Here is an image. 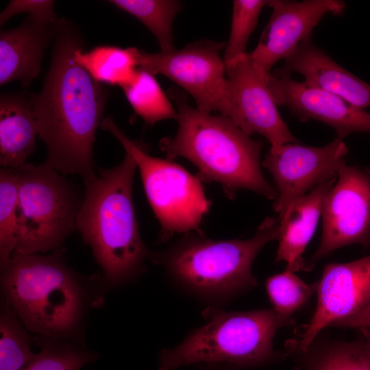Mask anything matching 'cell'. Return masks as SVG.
I'll return each mask as SVG.
<instances>
[{
    "label": "cell",
    "mask_w": 370,
    "mask_h": 370,
    "mask_svg": "<svg viewBox=\"0 0 370 370\" xmlns=\"http://www.w3.org/2000/svg\"><path fill=\"white\" fill-rule=\"evenodd\" d=\"M52 43L42 87L29 94L37 133L47 149L42 164L86 180L96 173L93 145L108 92L75 62L74 52L83 42L73 25L59 19Z\"/></svg>",
    "instance_id": "6da1fadb"
},
{
    "label": "cell",
    "mask_w": 370,
    "mask_h": 370,
    "mask_svg": "<svg viewBox=\"0 0 370 370\" xmlns=\"http://www.w3.org/2000/svg\"><path fill=\"white\" fill-rule=\"evenodd\" d=\"M136 169L134 159L125 153L119 164L97 168L94 177L83 180L76 230L91 248L106 286L131 282L146 270L150 251L140 237L132 197Z\"/></svg>",
    "instance_id": "7a4b0ae2"
},
{
    "label": "cell",
    "mask_w": 370,
    "mask_h": 370,
    "mask_svg": "<svg viewBox=\"0 0 370 370\" xmlns=\"http://www.w3.org/2000/svg\"><path fill=\"white\" fill-rule=\"evenodd\" d=\"M168 95L175 103L178 123L176 134L159 143L168 160L188 159L198 168L201 181L218 182L230 199L241 189L276 199L277 190L261 171L260 141L251 139L228 118L192 107L175 88Z\"/></svg>",
    "instance_id": "3957f363"
},
{
    "label": "cell",
    "mask_w": 370,
    "mask_h": 370,
    "mask_svg": "<svg viewBox=\"0 0 370 370\" xmlns=\"http://www.w3.org/2000/svg\"><path fill=\"white\" fill-rule=\"evenodd\" d=\"M2 298L27 330L80 343L86 312L93 301L90 285L65 262L59 248L49 255L14 252L1 269Z\"/></svg>",
    "instance_id": "277c9868"
},
{
    "label": "cell",
    "mask_w": 370,
    "mask_h": 370,
    "mask_svg": "<svg viewBox=\"0 0 370 370\" xmlns=\"http://www.w3.org/2000/svg\"><path fill=\"white\" fill-rule=\"evenodd\" d=\"M279 219L268 217L246 240L215 241L189 232L168 247L150 251L149 260L163 268L180 291L221 307L258 285L251 267L261 249L278 240Z\"/></svg>",
    "instance_id": "5b68a950"
},
{
    "label": "cell",
    "mask_w": 370,
    "mask_h": 370,
    "mask_svg": "<svg viewBox=\"0 0 370 370\" xmlns=\"http://www.w3.org/2000/svg\"><path fill=\"white\" fill-rule=\"evenodd\" d=\"M202 316L206 323L177 346L161 351L158 370L201 363H224L245 369L274 364L288 356L275 351L273 340L277 330L291 322L273 308L234 312L206 307Z\"/></svg>",
    "instance_id": "8992f818"
},
{
    "label": "cell",
    "mask_w": 370,
    "mask_h": 370,
    "mask_svg": "<svg viewBox=\"0 0 370 370\" xmlns=\"http://www.w3.org/2000/svg\"><path fill=\"white\" fill-rule=\"evenodd\" d=\"M15 169L20 240L14 252L34 254L60 248L76 230L84 196L80 189L43 164L25 163Z\"/></svg>",
    "instance_id": "52a82bcc"
},
{
    "label": "cell",
    "mask_w": 370,
    "mask_h": 370,
    "mask_svg": "<svg viewBox=\"0 0 370 370\" xmlns=\"http://www.w3.org/2000/svg\"><path fill=\"white\" fill-rule=\"evenodd\" d=\"M100 127L110 132L134 159L148 201L160 225L158 243H165L176 233H203L202 217L210 207L201 181L168 159L149 155L140 143L130 140L110 117Z\"/></svg>",
    "instance_id": "ba28073f"
},
{
    "label": "cell",
    "mask_w": 370,
    "mask_h": 370,
    "mask_svg": "<svg viewBox=\"0 0 370 370\" xmlns=\"http://www.w3.org/2000/svg\"><path fill=\"white\" fill-rule=\"evenodd\" d=\"M224 47V42L204 40L166 52L149 53L136 48V58L139 68L164 75L188 92L198 110L219 112L236 125V112L220 57Z\"/></svg>",
    "instance_id": "9c48e42d"
},
{
    "label": "cell",
    "mask_w": 370,
    "mask_h": 370,
    "mask_svg": "<svg viewBox=\"0 0 370 370\" xmlns=\"http://www.w3.org/2000/svg\"><path fill=\"white\" fill-rule=\"evenodd\" d=\"M336 178L323 201L321 239L306 270L342 247H370V170L345 163Z\"/></svg>",
    "instance_id": "30bf717a"
},
{
    "label": "cell",
    "mask_w": 370,
    "mask_h": 370,
    "mask_svg": "<svg viewBox=\"0 0 370 370\" xmlns=\"http://www.w3.org/2000/svg\"><path fill=\"white\" fill-rule=\"evenodd\" d=\"M348 148L336 136L323 147L289 143L271 146L262 162L272 175L277 188L273 207L279 214L295 199L319 185L336 177L346 163Z\"/></svg>",
    "instance_id": "8fae6325"
},
{
    "label": "cell",
    "mask_w": 370,
    "mask_h": 370,
    "mask_svg": "<svg viewBox=\"0 0 370 370\" xmlns=\"http://www.w3.org/2000/svg\"><path fill=\"white\" fill-rule=\"evenodd\" d=\"M228 90L236 112V125L249 136L258 133L271 146L300 143L283 121L265 76L246 52L225 64Z\"/></svg>",
    "instance_id": "7c38bea8"
},
{
    "label": "cell",
    "mask_w": 370,
    "mask_h": 370,
    "mask_svg": "<svg viewBox=\"0 0 370 370\" xmlns=\"http://www.w3.org/2000/svg\"><path fill=\"white\" fill-rule=\"evenodd\" d=\"M315 312L288 352L308 348L333 322L352 316L370 302V256L345 263L327 264L319 281Z\"/></svg>",
    "instance_id": "4fadbf2b"
},
{
    "label": "cell",
    "mask_w": 370,
    "mask_h": 370,
    "mask_svg": "<svg viewBox=\"0 0 370 370\" xmlns=\"http://www.w3.org/2000/svg\"><path fill=\"white\" fill-rule=\"evenodd\" d=\"M272 13L260 41L249 53L262 73H269L273 65L291 55L304 41L311 38L313 29L328 14H343L346 4L341 0H271Z\"/></svg>",
    "instance_id": "5bb4252c"
},
{
    "label": "cell",
    "mask_w": 370,
    "mask_h": 370,
    "mask_svg": "<svg viewBox=\"0 0 370 370\" xmlns=\"http://www.w3.org/2000/svg\"><path fill=\"white\" fill-rule=\"evenodd\" d=\"M265 80L275 103L286 107L299 121H321L343 139L353 133H370V113L338 95L297 82L280 69L267 74Z\"/></svg>",
    "instance_id": "9a60e30c"
},
{
    "label": "cell",
    "mask_w": 370,
    "mask_h": 370,
    "mask_svg": "<svg viewBox=\"0 0 370 370\" xmlns=\"http://www.w3.org/2000/svg\"><path fill=\"white\" fill-rule=\"evenodd\" d=\"M284 60L282 71L297 73L308 85L336 95L358 108L370 107V84L337 64L311 38Z\"/></svg>",
    "instance_id": "2e32d148"
},
{
    "label": "cell",
    "mask_w": 370,
    "mask_h": 370,
    "mask_svg": "<svg viewBox=\"0 0 370 370\" xmlns=\"http://www.w3.org/2000/svg\"><path fill=\"white\" fill-rule=\"evenodd\" d=\"M56 25L28 16L18 27L1 31V86L18 81L26 87L38 77L45 50L53 40Z\"/></svg>",
    "instance_id": "e0dca14e"
},
{
    "label": "cell",
    "mask_w": 370,
    "mask_h": 370,
    "mask_svg": "<svg viewBox=\"0 0 370 370\" xmlns=\"http://www.w3.org/2000/svg\"><path fill=\"white\" fill-rule=\"evenodd\" d=\"M336 180L322 183L295 199L279 214L278 248L275 262H286V270L307 271L302 254L316 230L325 195Z\"/></svg>",
    "instance_id": "ac0fdd59"
},
{
    "label": "cell",
    "mask_w": 370,
    "mask_h": 370,
    "mask_svg": "<svg viewBox=\"0 0 370 370\" xmlns=\"http://www.w3.org/2000/svg\"><path fill=\"white\" fill-rule=\"evenodd\" d=\"M38 134L29 93L5 92L0 97V164L17 169L36 148Z\"/></svg>",
    "instance_id": "d6986e66"
},
{
    "label": "cell",
    "mask_w": 370,
    "mask_h": 370,
    "mask_svg": "<svg viewBox=\"0 0 370 370\" xmlns=\"http://www.w3.org/2000/svg\"><path fill=\"white\" fill-rule=\"evenodd\" d=\"M297 370H370V352L361 340L319 339L304 351H293Z\"/></svg>",
    "instance_id": "ffe728a7"
},
{
    "label": "cell",
    "mask_w": 370,
    "mask_h": 370,
    "mask_svg": "<svg viewBox=\"0 0 370 370\" xmlns=\"http://www.w3.org/2000/svg\"><path fill=\"white\" fill-rule=\"evenodd\" d=\"M136 47L97 46L84 51L82 46L73 54L75 62L97 82L121 88L132 81L138 68Z\"/></svg>",
    "instance_id": "44dd1931"
},
{
    "label": "cell",
    "mask_w": 370,
    "mask_h": 370,
    "mask_svg": "<svg viewBox=\"0 0 370 370\" xmlns=\"http://www.w3.org/2000/svg\"><path fill=\"white\" fill-rule=\"evenodd\" d=\"M130 104L146 123L177 119V111L153 75L138 68L130 82L122 87Z\"/></svg>",
    "instance_id": "7402d4cb"
},
{
    "label": "cell",
    "mask_w": 370,
    "mask_h": 370,
    "mask_svg": "<svg viewBox=\"0 0 370 370\" xmlns=\"http://www.w3.org/2000/svg\"><path fill=\"white\" fill-rule=\"evenodd\" d=\"M143 23L156 37L161 51L175 49L172 26L181 3L174 0L109 1Z\"/></svg>",
    "instance_id": "603a6c76"
},
{
    "label": "cell",
    "mask_w": 370,
    "mask_h": 370,
    "mask_svg": "<svg viewBox=\"0 0 370 370\" xmlns=\"http://www.w3.org/2000/svg\"><path fill=\"white\" fill-rule=\"evenodd\" d=\"M0 370H23L34 358L27 328L2 298L0 314Z\"/></svg>",
    "instance_id": "cb8c5ba5"
},
{
    "label": "cell",
    "mask_w": 370,
    "mask_h": 370,
    "mask_svg": "<svg viewBox=\"0 0 370 370\" xmlns=\"http://www.w3.org/2000/svg\"><path fill=\"white\" fill-rule=\"evenodd\" d=\"M20 240L18 177L15 169L0 170V266L10 260Z\"/></svg>",
    "instance_id": "d4e9b609"
},
{
    "label": "cell",
    "mask_w": 370,
    "mask_h": 370,
    "mask_svg": "<svg viewBox=\"0 0 370 370\" xmlns=\"http://www.w3.org/2000/svg\"><path fill=\"white\" fill-rule=\"evenodd\" d=\"M35 339L40 350L23 370H80L95 358L79 343L41 336Z\"/></svg>",
    "instance_id": "484cf974"
},
{
    "label": "cell",
    "mask_w": 370,
    "mask_h": 370,
    "mask_svg": "<svg viewBox=\"0 0 370 370\" xmlns=\"http://www.w3.org/2000/svg\"><path fill=\"white\" fill-rule=\"evenodd\" d=\"M319 281L307 284L285 270L267 279L266 288L274 311L291 323V316L317 291Z\"/></svg>",
    "instance_id": "4316f807"
},
{
    "label": "cell",
    "mask_w": 370,
    "mask_h": 370,
    "mask_svg": "<svg viewBox=\"0 0 370 370\" xmlns=\"http://www.w3.org/2000/svg\"><path fill=\"white\" fill-rule=\"evenodd\" d=\"M269 2V0L233 1L230 34L223 58L225 64L246 53L249 38L257 25L260 13Z\"/></svg>",
    "instance_id": "83f0119b"
},
{
    "label": "cell",
    "mask_w": 370,
    "mask_h": 370,
    "mask_svg": "<svg viewBox=\"0 0 370 370\" xmlns=\"http://www.w3.org/2000/svg\"><path fill=\"white\" fill-rule=\"evenodd\" d=\"M53 8L54 1L51 0H11L0 14V25L21 13H27L40 23L56 25L59 19Z\"/></svg>",
    "instance_id": "f1b7e54d"
},
{
    "label": "cell",
    "mask_w": 370,
    "mask_h": 370,
    "mask_svg": "<svg viewBox=\"0 0 370 370\" xmlns=\"http://www.w3.org/2000/svg\"><path fill=\"white\" fill-rule=\"evenodd\" d=\"M345 328H370V302L356 314L337 320L330 325Z\"/></svg>",
    "instance_id": "f546056e"
},
{
    "label": "cell",
    "mask_w": 370,
    "mask_h": 370,
    "mask_svg": "<svg viewBox=\"0 0 370 370\" xmlns=\"http://www.w3.org/2000/svg\"><path fill=\"white\" fill-rule=\"evenodd\" d=\"M197 365L195 370H244L224 363H201Z\"/></svg>",
    "instance_id": "4dcf8cb0"
},
{
    "label": "cell",
    "mask_w": 370,
    "mask_h": 370,
    "mask_svg": "<svg viewBox=\"0 0 370 370\" xmlns=\"http://www.w3.org/2000/svg\"><path fill=\"white\" fill-rule=\"evenodd\" d=\"M362 334H363L364 338L362 340H361L363 345L370 352V332H369L368 329L362 328L359 329Z\"/></svg>",
    "instance_id": "1f68e13d"
}]
</instances>
